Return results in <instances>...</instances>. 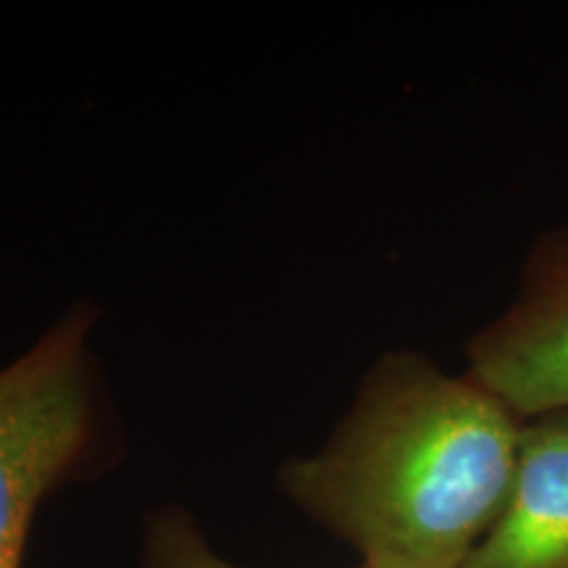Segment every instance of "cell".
<instances>
[{"label":"cell","mask_w":568,"mask_h":568,"mask_svg":"<svg viewBox=\"0 0 568 568\" xmlns=\"http://www.w3.org/2000/svg\"><path fill=\"white\" fill-rule=\"evenodd\" d=\"M524 422L468 374L389 351L280 487L366 568H466L514 485Z\"/></svg>","instance_id":"obj_1"},{"label":"cell","mask_w":568,"mask_h":568,"mask_svg":"<svg viewBox=\"0 0 568 568\" xmlns=\"http://www.w3.org/2000/svg\"><path fill=\"white\" fill-rule=\"evenodd\" d=\"M95 322V305H71L0 368V568L24 566L48 497L116 458V416L90 347Z\"/></svg>","instance_id":"obj_2"},{"label":"cell","mask_w":568,"mask_h":568,"mask_svg":"<svg viewBox=\"0 0 568 568\" xmlns=\"http://www.w3.org/2000/svg\"><path fill=\"white\" fill-rule=\"evenodd\" d=\"M466 361L521 422L568 410V226L529 247L516 297L468 339Z\"/></svg>","instance_id":"obj_3"},{"label":"cell","mask_w":568,"mask_h":568,"mask_svg":"<svg viewBox=\"0 0 568 568\" xmlns=\"http://www.w3.org/2000/svg\"><path fill=\"white\" fill-rule=\"evenodd\" d=\"M466 568H568V410L524 422L506 506Z\"/></svg>","instance_id":"obj_4"},{"label":"cell","mask_w":568,"mask_h":568,"mask_svg":"<svg viewBox=\"0 0 568 568\" xmlns=\"http://www.w3.org/2000/svg\"><path fill=\"white\" fill-rule=\"evenodd\" d=\"M140 568H240L219 556L190 510L166 506L153 510L142 529ZM366 568V566H361Z\"/></svg>","instance_id":"obj_5"}]
</instances>
